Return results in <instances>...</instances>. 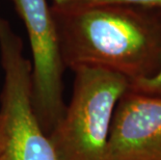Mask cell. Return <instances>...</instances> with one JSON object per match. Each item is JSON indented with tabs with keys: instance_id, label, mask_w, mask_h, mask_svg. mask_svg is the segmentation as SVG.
<instances>
[{
	"instance_id": "cell-4",
	"label": "cell",
	"mask_w": 161,
	"mask_h": 160,
	"mask_svg": "<svg viewBox=\"0 0 161 160\" xmlns=\"http://www.w3.org/2000/svg\"><path fill=\"white\" fill-rule=\"evenodd\" d=\"M12 2L25 24L31 48L33 109L43 131L51 132L66 110L61 82L64 64L55 23L47 0Z\"/></svg>"
},
{
	"instance_id": "cell-5",
	"label": "cell",
	"mask_w": 161,
	"mask_h": 160,
	"mask_svg": "<svg viewBox=\"0 0 161 160\" xmlns=\"http://www.w3.org/2000/svg\"><path fill=\"white\" fill-rule=\"evenodd\" d=\"M106 160H161V97L128 88L119 98Z\"/></svg>"
},
{
	"instance_id": "cell-1",
	"label": "cell",
	"mask_w": 161,
	"mask_h": 160,
	"mask_svg": "<svg viewBox=\"0 0 161 160\" xmlns=\"http://www.w3.org/2000/svg\"><path fill=\"white\" fill-rule=\"evenodd\" d=\"M64 67H97L129 80L150 77L161 63V13L123 4L51 8Z\"/></svg>"
},
{
	"instance_id": "cell-8",
	"label": "cell",
	"mask_w": 161,
	"mask_h": 160,
	"mask_svg": "<svg viewBox=\"0 0 161 160\" xmlns=\"http://www.w3.org/2000/svg\"><path fill=\"white\" fill-rule=\"evenodd\" d=\"M3 141H4V121L2 114L0 113V154L3 149Z\"/></svg>"
},
{
	"instance_id": "cell-7",
	"label": "cell",
	"mask_w": 161,
	"mask_h": 160,
	"mask_svg": "<svg viewBox=\"0 0 161 160\" xmlns=\"http://www.w3.org/2000/svg\"><path fill=\"white\" fill-rule=\"evenodd\" d=\"M129 90L150 96L161 97V63L158 70L152 76L129 80Z\"/></svg>"
},
{
	"instance_id": "cell-3",
	"label": "cell",
	"mask_w": 161,
	"mask_h": 160,
	"mask_svg": "<svg viewBox=\"0 0 161 160\" xmlns=\"http://www.w3.org/2000/svg\"><path fill=\"white\" fill-rule=\"evenodd\" d=\"M22 49L21 39L0 15V55L4 71L0 96L4 141L0 160H56L33 109L31 64Z\"/></svg>"
},
{
	"instance_id": "cell-6",
	"label": "cell",
	"mask_w": 161,
	"mask_h": 160,
	"mask_svg": "<svg viewBox=\"0 0 161 160\" xmlns=\"http://www.w3.org/2000/svg\"><path fill=\"white\" fill-rule=\"evenodd\" d=\"M101 4H123L152 8L161 13V0H52L51 8L70 9Z\"/></svg>"
},
{
	"instance_id": "cell-2",
	"label": "cell",
	"mask_w": 161,
	"mask_h": 160,
	"mask_svg": "<svg viewBox=\"0 0 161 160\" xmlns=\"http://www.w3.org/2000/svg\"><path fill=\"white\" fill-rule=\"evenodd\" d=\"M73 71L70 104L48 137L56 160H106L112 115L129 88V79L97 67Z\"/></svg>"
}]
</instances>
